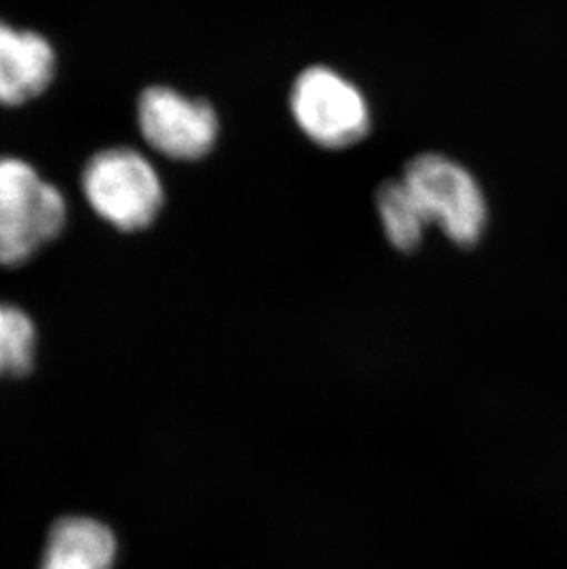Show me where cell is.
<instances>
[{
  "mask_svg": "<svg viewBox=\"0 0 567 569\" xmlns=\"http://www.w3.org/2000/svg\"><path fill=\"white\" fill-rule=\"evenodd\" d=\"M58 50L44 33L0 19V108H24L58 78Z\"/></svg>",
  "mask_w": 567,
  "mask_h": 569,
  "instance_id": "obj_6",
  "label": "cell"
},
{
  "mask_svg": "<svg viewBox=\"0 0 567 569\" xmlns=\"http://www.w3.org/2000/svg\"><path fill=\"white\" fill-rule=\"evenodd\" d=\"M80 189L92 212L120 232L145 231L165 207L161 176L129 146L97 151L81 168Z\"/></svg>",
  "mask_w": 567,
  "mask_h": 569,
  "instance_id": "obj_2",
  "label": "cell"
},
{
  "mask_svg": "<svg viewBox=\"0 0 567 569\" xmlns=\"http://www.w3.org/2000/svg\"><path fill=\"white\" fill-rule=\"evenodd\" d=\"M300 131L325 150H345L370 131V108L358 86L330 67L302 70L289 94Z\"/></svg>",
  "mask_w": 567,
  "mask_h": 569,
  "instance_id": "obj_4",
  "label": "cell"
},
{
  "mask_svg": "<svg viewBox=\"0 0 567 569\" xmlns=\"http://www.w3.org/2000/svg\"><path fill=\"white\" fill-rule=\"evenodd\" d=\"M137 124L146 144L173 161L203 159L220 134V120L209 102L185 97L167 86L140 92Z\"/></svg>",
  "mask_w": 567,
  "mask_h": 569,
  "instance_id": "obj_5",
  "label": "cell"
},
{
  "mask_svg": "<svg viewBox=\"0 0 567 569\" xmlns=\"http://www.w3.org/2000/svg\"><path fill=\"white\" fill-rule=\"evenodd\" d=\"M376 210L392 248L409 253L420 246L429 221L401 179L381 184L376 192Z\"/></svg>",
  "mask_w": 567,
  "mask_h": 569,
  "instance_id": "obj_8",
  "label": "cell"
},
{
  "mask_svg": "<svg viewBox=\"0 0 567 569\" xmlns=\"http://www.w3.org/2000/svg\"><path fill=\"white\" fill-rule=\"evenodd\" d=\"M38 332L22 308L0 302V377H24L32 371Z\"/></svg>",
  "mask_w": 567,
  "mask_h": 569,
  "instance_id": "obj_9",
  "label": "cell"
},
{
  "mask_svg": "<svg viewBox=\"0 0 567 569\" xmlns=\"http://www.w3.org/2000/svg\"><path fill=\"white\" fill-rule=\"evenodd\" d=\"M117 559V538L102 521L67 516L49 535L41 569H111Z\"/></svg>",
  "mask_w": 567,
  "mask_h": 569,
  "instance_id": "obj_7",
  "label": "cell"
},
{
  "mask_svg": "<svg viewBox=\"0 0 567 569\" xmlns=\"http://www.w3.org/2000/svg\"><path fill=\"white\" fill-rule=\"evenodd\" d=\"M401 181L417 199L429 226L459 248H471L488 226V201L476 176L442 153H422L407 162Z\"/></svg>",
  "mask_w": 567,
  "mask_h": 569,
  "instance_id": "obj_3",
  "label": "cell"
},
{
  "mask_svg": "<svg viewBox=\"0 0 567 569\" xmlns=\"http://www.w3.org/2000/svg\"><path fill=\"white\" fill-rule=\"evenodd\" d=\"M69 223V203L58 184L27 159L0 157V268L32 262L58 242Z\"/></svg>",
  "mask_w": 567,
  "mask_h": 569,
  "instance_id": "obj_1",
  "label": "cell"
}]
</instances>
